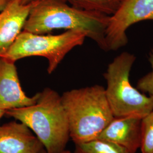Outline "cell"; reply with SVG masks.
<instances>
[{"mask_svg":"<svg viewBox=\"0 0 153 153\" xmlns=\"http://www.w3.org/2000/svg\"><path fill=\"white\" fill-rule=\"evenodd\" d=\"M109 16L78 9L59 0H35L23 30L37 34L61 29L77 31L107 51L105 38Z\"/></svg>","mask_w":153,"mask_h":153,"instance_id":"cell-1","label":"cell"},{"mask_svg":"<svg viewBox=\"0 0 153 153\" xmlns=\"http://www.w3.org/2000/svg\"><path fill=\"white\" fill-rule=\"evenodd\" d=\"M5 115L25 124L38 138L47 153H60L70 139L67 115L61 95L45 88L35 104L6 111Z\"/></svg>","mask_w":153,"mask_h":153,"instance_id":"cell-2","label":"cell"},{"mask_svg":"<svg viewBox=\"0 0 153 153\" xmlns=\"http://www.w3.org/2000/svg\"><path fill=\"white\" fill-rule=\"evenodd\" d=\"M61 99L68 120L70 138L75 144L97 139L114 118L105 88L98 85L66 91Z\"/></svg>","mask_w":153,"mask_h":153,"instance_id":"cell-3","label":"cell"},{"mask_svg":"<svg viewBox=\"0 0 153 153\" xmlns=\"http://www.w3.org/2000/svg\"><path fill=\"white\" fill-rule=\"evenodd\" d=\"M136 57L124 52L116 57L104 74L105 94L115 117L137 116L143 118L153 111V97L134 88L130 82L131 68Z\"/></svg>","mask_w":153,"mask_h":153,"instance_id":"cell-4","label":"cell"},{"mask_svg":"<svg viewBox=\"0 0 153 153\" xmlns=\"http://www.w3.org/2000/svg\"><path fill=\"white\" fill-rule=\"evenodd\" d=\"M86 35L77 31L59 35L37 34L22 31L1 57L16 62L25 57L40 56L48 61L47 71L52 73L71 50L83 44Z\"/></svg>","mask_w":153,"mask_h":153,"instance_id":"cell-5","label":"cell"},{"mask_svg":"<svg viewBox=\"0 0 153 153\" xmlns=\"http://www.w3.org/2000/svg\"><path fill=\"white\" fill-rule=\"evenodd\" d=\"M153 21V0H121L115 13L109 16L105 31L107 51L126 46L128 28L137 22Z\"/></svg>","mask_w":153,"mask_h":153,"instance_id":"cell-6","label":"cell"},{"mask_svg":"<svg viewBox=\"0 0 153 153\" xmlns=\"http://www.w3.org/2000/svg\"><path fill=\"white\" fill-rule=\"evenodd\" d=\"M16 62L0 57V109L4 111L35 104L38 93L28 97L22 89Z\"/></svg>","mask_w":153,"mask_h":153,"instance_id":"cell-7","label":"cell"},{"mask_svg":"<svg viewBox=\"0 0 153 153\" xmlns=\"http://www.w3.org/2000/svg\"><path fill=\"white\" fill-rule=\"evenodd\" d=\"M142 118L137 116L115 117L97 139L111 142L136 153L141 141Z\"/></svg>","mask_w":153,"mask_h":153,"instance_id":"cell-8","label":"cell"},{"mask_svg":"<svg viewBox=\"0 0 153 153\" xmlns=\"http://www.w3.org/2000/svg\"><path fill=\"white\" fill-rule=\"evenodd\" d=\"M44 148L25 124L12 121L0 126V153H39Z\"/></svg>","mask_w":153,"mask_h":153,"instance_id":"cell-9","label":"cell"},{"mask_svg":"<svg viewBox=\"0 0 153 153\" xmlns=\"http://www.w3.org/2000/svg\"><path fill=\"white\" fill-rule=\"evenodd\" d=\"M31 5L32 2L24 4L21 0H10L0 12V57L23 31Z\"/></svg>","mask_w":153,"mask_h":153,"instance_id":"cell-10","label":"cell"},{"mask_svg":"<svg viewBox=\"0 0 153 153\" xmlns=\"http://www.w3.org/2000/svg\"><path fill=\"white\" fill-rule=\"evenodd\" d=\"M78 9L96 11L108 16L112 15L120 4L121 0H59Z\"/></svg>","mask_w":153,"mask_h":153,"instance_id":"cell-11","label":"cell"},{"mask_svg":"<svg viewBox=\"0 0 153 153\" xmlns=\"http://www.w3.org/2000/svg\"><path fill=\"white\" fill-rule=\"evenodd\" d=\"M73 153H130L126 149L111 142L95 139L75 144Z\"/></svg>","mask_w":153,"mask_h":153,"instance_id":"cell-12","label":"cell"},{"mask_svg":"<svg viewBox=\"0 0 153 153\" xmlns=\"http://www.w3.org/2000/svg\"><path fill=\"white\" fill-rule=\"evenodd\" d=\"M140 149L142 153H153V111L142 118Z\"/></svg>","mask_w":153,"mask_h":153,"instance_id":"cell-13","label":"cell"},{"mask_svg":"<svg viewBox=\"0 0 153 153\" xmlns=\"http://www.w3.org/2000/svg\"><path fill=\"white\" fill-rule=\"evenodd\" d=\"M149 61L151 65L152 71L142 76L137 82V88L144 93H148L153 97V49L150 52Z\"/></svg>","mask_w":153,"mask_h":153,"instance_id":"cell-14","label":"cell"},{"mask_svg":"<svg viewBox=\"0 0 153 153\" xmlns=\"http://www.w3.org/2000/svg\"><path fill=\"white\" fill-rule=\"evenodd\" d=\"M9 1L10 0H0V12L5 7Z\"/></svg>","mask_w":153,"mask_h":153,"instance_id":"cell-15","label":"cell"},{"mask_svg":"<svg viewBox=\"0 0 153 153\" xmlns=\"http://www.w3.org/2000/svg\"><path fill=\"white\" fill-rule=\"evenodd\" d=\"M35 0H21V1L22 2V3L24 4H28L31 3Z\"/></svg>","mask_w":153,"mask_h":153,"instance_id":"cell-16","label":"cell"},{"mask_svg":"<svg viewBox=\"0 0 153 153\" xmlns=\"http://www.w3.org/2000/svg\"><path fill=\"white\" fill-rule=\"evenodd\" d=\"M39 153H47V152H46V151H45V149H43V150H42ZM60 153H71V152L70 151H69V150H64L63 152H61Z\"/></svg>","mask_w":153,"mask_h":153,"instance_id":"cell-17","label":"cell"},{"mask_svg":"<svg viewBox=\"0 0 153 153\" xmlns=\"http://www.w3.org/2000/svg\"><path fill=\"white\" fill-rule=\"evenodd\" d=\"M5 111L3 109H0V120L2 119V117L5 114Z\"/></svg>","mask_w":153,"mask_h":153,"instance_id":"cell-18","label":"cell"}]
</instances>
